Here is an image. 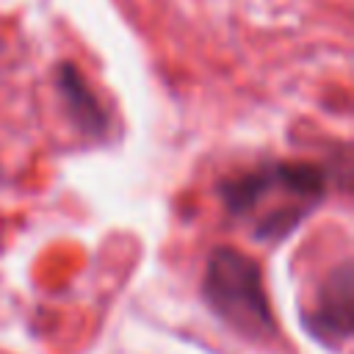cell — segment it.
I'll use <instances>...</instances> for the list:
<instances>
[{
    "label": "cell",
    "mask_w": 354,
    "mask_h": 354,
    "mask_svg": "<svg viewBox=\"0 0 354 354\" xmlns=\"http://www.w3.org/2000/svg\"><path fill=\"white\" fill-rule=\"evenodd\" d=\"M315 335L326 340H343L351 332V268L340 266L321 293L318 310L310 318Z\"/></svg>",
    "instance_id": "7a4b0ae2"
},
{
    "label": "cell",
    "mask_w": 354,
    "mask_h": 354,
    "mask_svg": "<svg viewBox=\"0 0 354 354\" xmlns=\"http://www.w3.org/2000/svg\"><path fill=\"white\" fill-rule=\"evenodd\" d=\"M58 88H61V97H64L72 119L86 133H102L105 130V113H102L97 97L91 94V88L86 86L83 75L72 64L58 66Z\"/></svg>",
    "instance_id": "3957f363"
},
{
    "label": "cell",
    "mask_w": 354,
    "mask_h": 354,
    "mask_svg": "<svg viewBox=\"0 0 354 354\" xmlns=\"http://www.w3.org/2000/svg\"><path fill=\"white\" fill-rule=\"evenodd\" d=\"M205 299L235 332L246 337H263L274 332L271 307L263 290L257 263L230 246H218L207 260Z\"/></svg>",
    "instance_id": "6da1fadb"
}]
</instances>
